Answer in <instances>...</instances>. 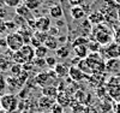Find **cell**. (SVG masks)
Instances as JSON below:
<instances>
[{
    "instance_id": "e575fe53",
    "label": "cell",
    "mask_w": 120,
    "mask_h": 113,
    "mask_svg": "<svg viewBox=\"0 0 120 113\" xmlns=\"http://www.w3.org/2000/svg\"><path fill=\"white\" fill-rule=\"evenodd\" d=\"M75 99H76V101L77 102H83L84 101V94H83V91L82 90H77L76 91V94H75Z\"/></svg>"
},
{
    "instance_id": "52a82bcc",
    "label": "cell",
    "mask_w": 120,
    "mask_h": 113,
    "mask_svg": "<svg viewBox=\"0 0 120 113\" xmlns=\"http://www.w3.org/2000/svg\"><path fill=\"white\" fill-rule=\"evenodd\" d=\"M49 34L48 33H45V31H34V35H33V39H31V42H30V45H31L34 48H37L40 46L45 45V42L47 41Z\"/></svg>"
},
{
    "instance_id": "9a60e30c",
    "label": "cell",
    "mask_w": 120,
    "mask_h": 113,
    "mask_svg": "<svg viewBox=\"0 0 120 113\" xmlns=\"http://www.w3.org/2000/svg\"><path fill=\"white\" fill-rule=\"evenodd\" d=\"M119 70H120V58L107 60L106 71H109V72H112V74H118Z\"/></svg>"
},
{
    "instance_id": "484cf974",
    "label": "cell",
    "mask_w": 120,
    "mask_h": 113,
    "mask_svg": "<svg viewBox=\"0 0 120 113\" xmlns=\"http://www.w3.org/2000/svg\"><path fill=\"white\" fill-rule=\"evenodd\" d=\"M89 39H86L85 36H78L75 41H73V43H72V48L73 47H77V46H88L89 43Z\"/></svg>"
},
{
    "instance_id": "cb8c5ba5",
    "label": "cell",
    "mask_w": 120,
    "mask_h": 113,
    "mask_svg": "<svg viewBox=\"0 0 120 113\" xmlns=\"http://www.w3.org/2000/svg\"><path fill=\"white\" fill-rule=\"evenodd\" d=\"M47 53H48V48L45 45L35 48V55H36V58H45L46 59L47 58Z\"/></svg>"
},
{
    "instance_id": "ee69618b",
    "label": "cell",
    "mask_w": 120,
    "mask_h": 113,
    "mask_svg": "<svg viewBox=\"0 0 120 113\" xmlns=\"http://www.w3.org/2000/svg\"><path fill=\"white\" fill-rule=\"evenodd\" d=\"M114 113H120V101H118L114 105Z\"/></svg>"
},
{
    "instance_id": "681fc988",
    "label": "cell",
    "mask_w": 120,
    "mask_h": 113,
    "mask_svg": "<svg viewBox=\"0 0 120 113\" xmlns=\"http://www.w3.org/2000/svg\"><path fill=\"white\" fill-rule=\"evenodd\" d=\"M64 113H70V112H64Z\"/></svg>"
},
{
    "instance_id": "f1b7e54d",
    "label": "cell",
    "mask_w": 120,
    "mask_h": 113,
    "mask_svg": "<svg viewBox=\"0 0 120 113\" xmlns=\"http://www.w3.org/2000/svg\"><path fill=\"white\" fill-rule=\"evenodd\" d=\"M88 48L90 52H100V49H101V45L98 42H96L95 40H90L89 43H88Z\"/></svg>"
},
{
    "instance_id": "44dd1931",
    "label": "cell",
    "mask_w": 120,
    "mask_h": 113,
    "mask_svg": "<svg viewBox=\"0 0 120 113\" xmlns=\"http://www.w3.org/2000/svg\"><path fill=\"white\" fill-rule=\"evenodd\" d=\"M68 70H70V67H67L63 63H58V65L54 67V71L56 72L58 77H65L66 75H68Z\"/></svg>"
},
{
    "instance_id": "d6986e66",
    "label": "cell",
    "mask_w": 120,
    "mask_h": 113,
    "mask_svg": "<svg viewBox=\"0 0 120 113\" xmlns=\"http://www.w3.org/2000/svg\"><path fill=\"white\" fill-rule=\"evenodd\" d=\"M73 51L76 53V57L81 58V59H86L90 53L88 46H77V47H73Z\"/></svg>"
},
{
    "instance_id": "83f0119b",
    "label": "cell",
    "mask_w": 120,
    "mask_h": 113,
    "mask_svg": "<svg viewBox=\"0 0 120 113\" xmlns=\"http://www.w3.org/2000/svg\"><path fill=\"white\" fill-rule=\"evenodd\" d=\"M108 93L112 97H118L120 96V84H115V86H109L108 87Z\"/></svg>"
},
{
    "instance_id": "ac0fdd59",
    "label": "cell",
    "mask_w": 120,
    "mask_h": 113,
    "mask_svg": "<svg viewBox=\"0 0 120 113\" xmlns=\"http://www.w3.org/2000/svg\"><path fill=\"white\" fill-rule=\"evenodd\" d=\"M64 15V11H63V7L55 4V5H52L51 7H49V16H51L52 18H55V19H59L61 18Z\"/></svg>"
},
{
    "instance_id": "816d5d0a",
    "label": "cell",
    "mask_w": 120,
    "mask_h": 113,
    "mask_svg": "<svg viewBox=\"0 0 120 113\" xmlns=\"http://www.w3.org/2000/svg\"><path fill=\"white\" fill-rule=\"evenodd\" d=\"M47 113H52V112H47Z\"/></svg>"
},
{
    "instance_id": "3957f363",
    "label": "cell",
    "mask_w": 120,
    "mask_h": 113,
    "mask_svg": "<svg viewBox=\"0 0 120 113\" xmlns=\"http://www.w3.org/2000/svg\"><path fill=\"white\" fill-rule=\"evenodd\" d=\"M6 41H7V48L11 51V52H18L19 49H21L25 42L23 37L21 36L18 31H12V33H8L6 35Z\"/></svg>"
},
{
    "instance_id": "d6a6232c",
    "label": "cell",
    "mask_w": 120,
    "mask_h": 113,
    "mask_svg": "<svg viewBox=\"0 0 120 113\" xmlns=\"http://www.w3.org/2000/svg\"><path fill=\"white\" fill-rule=\"evenodd\" d=\"M49 112H52V113H64V107L58 104V102H55V104L51 107V111Z\"/></svg>"
},
{
    "instance_id": "f35d334b",
    "label": "cell",
    "mask_w": 120,
    "mask_h": 113,
    "mask_svg": "<svg viewBox=\"0 0 120 113\" xmlns=\"http://www.w3.org/2000/svg\"><path fill=\"white\" fill-rule=\"evenodd\" d=\"M6 24H5V20L4 19H1V18H0V35H1V34H4L5 31H6Z\"/></svg>"
},
{
    "instance_id": "2e32d148",
    "label": "cell",
    "mask_w": 120,
    "mask_h": 113,
    "mask_svg": "<svg viewBox=\"0 0 120 113\" xmlns=\"http://www.w3.org/2000/svg\"><path fill=\"white\" fill-rule=\"evenodd\" d=\"M49 79H51V76H49L48 71H47V72H40V74H37V75L35 76L36 84L41 86L42 88H43V87H47Z\"/></svg>"
},
{
    "instance_id": "7402d4cb",
    "label": "cell",
    "mask_w": 120,
    "mask_h": 113,
    "mask_svg": "<svg viewBox=\"0 0 120 113\" xmlns=\"http://www.w3.org/2000/svg\"><path fill=\"white\" fill-rule=\"evenodd\" d=\"M70 54V49L66 47V46H61V47H59L56 51H55V55L58 58H61V59H65L67 58Z\"/></svg>"
},
{
    "instance_id": "6da1fadb",
    "label": "cell",
    "mask_w": 120,
    "mask_h": 113,
    "mask_svg": "<svg viewBox=\"0 0 120 113\" xmlns=\"http://www.w3.org/2000/svg\"><path fill=\"white\" fill-rule=\"evenodd\" d=\"M91 34H93L91 40H95L101 46H107L109 43H112V39H113L112 31L105 23L95 25L91 30Z\"/></svg>"
},
{
    "instance_id": "9c48e42d",
    "label": "cell",
    "mask_w": 120,
    "mask_h": 113,
    "mask_svg": "<svg viewBox=\"0 0 120 113\" xmlns=\"http://www.w3.org/2000/svg\"><path fill=\"white\" fill-rule=\"evenodd\" d=\"M51 19L49 17L42 16V17H38L36 18V30L37 31H45L48 33L49 29H51Z\"/></svg>"
},
{
    "instance_id": "7bdbcfd3",
    "label": "cell",
    "mask_w": 120,
    "mask_h": 113,
    "mask_svg": "<svg viewBox=\"0 0 120 113\" xmlns=\"http://www.w3.org/2000/svg\"><path fill=\"white\" fill-rule=\"evenodd\" d=\"M0 47H7V41H6V37L5 39H0Z\"/></svg>"
},
{
    "instance_id": "8fae6325",
    "label": "cell",
    "mask_w": 120,
    "mask_h": 113,
    "mask_svg": "<svg viewBox=\"0 0 120 113\" xmlns=\"http://www.w3.org/2000/svg\"><path fill=\"white\" fill-rule=\"evenodd\" d=\"M55 102H56L55 99H52V97H48V96L42 95L41 97L38 99L37 105H38L40 111H46V109H51V107L55 104Z\"/></svg>"
},
{
    "instance_id": "60d3db41",
    "label": "cell",
    "mask_w": 120,
    "mask_h": 113,
    "mask_svg": "<svg viewBox=\"0 0 120 113\" xmlns=\"http://www.w3.org/2000/svg\"><path fill=\"white\" fill-rule=\"evenodd\" d=\"M6 16H7V11H6L4 7H0V18L4 19Z\"/></svg>"
},
{
    "instance_id": "d590c367",
    "label": "cell",
    "mask_w": 120,
    "mask_h": 113,
    "mask_svg": "<svg viewBox=\"0 0 120 113\" xmlns=\"http://www.w3.org/2000/svg\"><path fill=\"white\" fill-rule=\"evenodd\" d=\"M6 24V29L8 30L10 33H12V29H15L17 27V24L15 23V20H7V22H5Z\"/></svg>"
},
{
    "instance_id": "ab89813d",
    "label": "cell",
    "mask_w": 120,
    "mask_h": 113,
    "mask_svg": "<svg viewBox=\"0 0 120 113\" xmlns=\"http://www.w3.org/2000/svg\"><path fill=\"white\" fill-rule=\"evenodd\" d=\"M5 87H6V82H5L3 75L0 74V91H3V90L5 89Z\"/></svg>"
},
{
    "instance_id": "4dcf8cb0",
    "label": "cell",
    "mask_w": 120,
    "mask_h": 113,
    "mask_svg": "<svg viewBox=\"0 0 120 113\" xmlns=\"http://www.w3.org/2000/svg\"><path fill=\"white\" fill-rule=\"evenodd\" d=\"M22 3H23V0H5V5L6 6L15 7V8H17Z\"/></svg>"
},
{
    "instance_id": "7dc6e473",
    "label": "cell",
    "mask_w": 120,
    "mask_h": 113,
    "mask_svg": "<svg viewBox=\"0 0 120 113\" xmlns=\"http://www.w3.org/2000/svg\"><path fill=\"white\" fill-rule=\"evenodd\" d=\"M1 96H3V95H1V91H0V97H1Z\"/></svg>"
},
{
    "instance_id": "603a6c76",
    "label": "cell",
    "mask_w": 120,
    "mask_h": 113,
    "mask_svg": "<svg viewBox=\"0 0 120 113\" xmlns=\"http://www.w3.org/2000/svg\"><path fill=\"white\" fill-rule=\"evenodd\" d=\"M23 4L29 10H36L40 5L42 4V1L41 0H23Z\"/></svg>"
},
{
    "instance_id": "f6af8a7d",
    "label": "cell",
    "mask_w": 120,
    "mask_h": 113,
    "mask_svg": "<svg viewBox=\"0 0 120 113\" xmlns=\"http://www.w3.org/2000/svg\"><path fill=\"white\" fill-rule=\"evenodd\" d=\"M0 113H8L7 111H5L4 108H1V107H0Z\"/></svg>"
},
{
    "instance_id": "4316f807",
    "label": "cell",
    "mask_w": 120,
    "mask_h": 113,
    "mask_svg": "<svg viewBox=\"0 0 120 113\" xmlns=\"http://www.w3.org/2000/svg\"><path fill=\"white\" fill-rule=\"evenodd\" d=\"M10 71H11L12 77H18L19 75L22 74V71H23V65H21V64H13L11 67H10Z\"/></svg>"
},
{
    "instance_id": "30bf717a",
    "label": "cell",
    "mask_w": 120,
    "mask_h": 113,
    "mask_svg": "<svg viewBox=\"0 0 120 113\" xmlns=\"http://www.w3.org/2000/svg\"><path fill=\"white\" fill-rule=\"evenodd\" d=\"M88 20L90 22V24L91 25H98V24H102L106 22V18L103 16V13L100 11H94V12H90L88 15Z\"/></svg>"
},
{
    "instance_id": "1f68e13d",
    "label": "cell",
    "mask_w": 120,
    "mask_h": 113,
    "mask_svg": "<svg viewBox=\"0 0 120 113\" xmlns=\"http://www.w3.org/2000/svg\"><path fill=\"white\" fill-rule=\"evenodd\" d=\"M33 63L37 67H45V66H47V63H46V59L45 58H35L33 60Z\"/></svg>"
},
{
    "instance_id": "e0dca14e",
    "label": "cell",
    "mask_w": 120,
    "mask_h": 113,
    "mask_svg": "<svg viewBox=\"0 0 120 113\" xmlns=\"http://www.w3.org/2000/svg\"><path fill=\"white\" fill-rule=\"evenodd\" d=\"M58 94H59V89L54 86H47V87L42 88V95H45V96H48V97H52V99L56 100Z\"/></svg>"
},
{
    "instance_id": "8992f818",
    "label": "cell",
    "mask_w": 120,
    "mask_h": 113,
    "mask_svg": "<svg viewBox=\"0 0 120 113\" xmlns=\"http://www.w3.org/2000/svg\"><path fill=\"white\" fill-rule=\"evenodd\" d=\"M68 76L73 82H82L83 79H90V77L86 74H84L78 66H70Z\"/></svg>"
},
{
    "instance_id": "b9f144b4",
    "label": "cell",
    "mask_w": 120,
    "mask_h": 113,
    "mask_svg": "<svg viewBox=\"0 0 120 113\" xmlns=\"http://www.w3.org/2000/svg\"><path fill=\"white\" fill-rule=\"evenodd\" d=\"M83 0H68V3L71 4L72 6H77V5H81V3Z\"/></svg>"
},
{
    "instance_id": "f907efd6",
    "label": "cell",
    "mask_w": 120,
    "mask_h": 113,
    "mask_svg": "<svg viewBox=\"0 0 120 113\" xmlns=\"http://www.w3.org/2000/svg\"><path fill=\"white\" fill-rule=\"evenodd\" d=\"M41 1H42V3H43V1H45V0H41Z\"/></svg>"
},
{
    "instance_id": "277c9868",
    "label": "cell",
    "mask_w": 120,
    "mask_h": 113,
    "mask_svg": "<svg viewBox=\"0 0 120 113\" xmlns=\"http://www.w3.org/2000/svg\"><path fill=\"white\" fill-rule=\"evenodd\" d=\"M19 105L18 97L13 94H5L0 97V107L7 111L8 113H13L17 111Z\"/></svg>"
},
{
    "instance_id": "8d00e7d4",
    "label": "cell",
    "mask_w": 120,
    "mask_h": 113,
    "mask_svg": "<svg viewBox=\"0 0 120 113\" xmlns=\"http://www.w3.org/2000/svg\"><path fill=\"white\" fill-rule=\"evenodd\" d=\"M114 40L118 45H120V27L115 28V30H114Z\"/></svg>"
},
{
    "instance_id": "5bb4252c",
    "label": "cell",
    "mask_w": 120,
    "mask_h": 113,
    "mask_svg": "<svg viewBox=\"0 0 120 113\" xmlns=\"http://www.w3.org/2000/svg\"><path fill=\"white\" fill-rule=\"evenodd\" d=\"M16 15H18V16H21V17H23L26 22L29 19H31V18H34L33 17V15H31V10H29L23 3L19 5L17 8H16Z\"/></svg>"
},
{
    "instance_id": "836d02e7",
    "label": "cell",
    "mask_w": 120,
    "mask_h": 113,
    "mask_svg": "<svg viewBox=\"0 0 120 113\" xmlns=\"http://www.w3.org/2000/svg\"><path fill=\"white\" fill-rule=\"evenodd\" d=\"M46 63H47V66L48 67H55L56 65H58V63H56V59L54 58V57H47L46 58Z\"/></svg>"
},
{
    "instance_id": "ba28073f",
    "label": "cell",
    "mask_w": 120,
    "mask_h": 113,
    "mask_svg": "<svg viewBox=\"0 0 120 113\" xmlns=\"http://www.w3.org/2000/svg\"><path fill=\"white\" fill-rule=\"evenodd\" d=\"M19 53H21V55L24 59L25 63H31V61L36 58L35 48L31 45H24L21 49H19Z\"/></svg>"
},
{
    "instance_id": "7c38bea8",
    "label": "cell",
    "mask_w": 120,
    "mask_h": 113,
    "mask_svg": "<svg viewBox=\"0 0 120 113\" xmlns=\"http://www.w3.org/2000/svg\"><path fill=\"white\" fill-rule=\"evenodd\" d=\"M70 15L71 17L75 19V20H81V19H84L86 13L84 11V8L82 7V5H77V6H71L70 8Z\"/></svg>"
},
{
    "instance_id": "4fadbf2b",
    "label": "cell",
    "mask_w": 120,
    "mask_h": 113,
    "mask_svg": "<svg viewBox=\"0 0 120 113\" xmlns=\"http://www.w3.org/2000/svg\"><path fill=\"white\" fill-rule=\"evenodd\" d=\"M56 102H58V104H60L63 107L71 106V95H70L66 90L59 91V94L56 96Z\"/></svg>"
},
{
    "instance_id": "bcb514c9",
    "label": "cell",
    "mask_w": 120,
    "mask_h": 113,
    "mask_svg": "<svg viewBox=\"0 0 120 113\" xmlns=\"http://www.w3.org/2000/svg\"><path fill=\"white\" fill-rule=\"evenodd\" d=\"M114 1H115V3H116V4L120 6V0H114Z\"/></svg>"
},
{
    "instance_id": "d4e9b609",
    "label": "cell",
    "mask_w": 120,
    "mask_h": 113,
    "mask_svg": "<svg viewBox=\"0 0 120 113\" xmlns=\"http://www.w3.org/2000/svg\"><path fill=\"white\" fill-rule=\"evenodd\" d=\"M77 66H78L79 69H81L84 74H86V75L93 74V71H91V69H90V66H89V64H88L86 59H82V60L78 63V65H77Z\"/></svg>"
},
{
    "instance_id": "7a4b0ae2",
    "label": "cell",
    "mask_w": 120,
    "mask_h": 113,
    "mask_svg": "<svg viewBox=\"0 0 120 113\" xmlns=\"http://www.w3.org/2000/svg\"><path fill=\"white\" fill-rule=\"evenodd\" d=\"M86 61L93 74H103L106 71V63L102 60L100 52H90V54L86 58Z\"/></svg>"
},
{
    "instance_id": "5b68a950",
    "label": "cell",
    "mask_w": 120,
    "mask_h": 113,
    "mask_svg": "<svg viewBox=\"0 0 120 113\" xmlns=\"http://www.w3.org/2000/svg\"><path fill=\"white\" fill-rule=\"evenodd\" d=\"M100 53H102V55L107 58V60L120 58V45H118L116 42H112L107 46H103L100 49Z\"/></svg>"
},
{
    "instance_id": "74e56055",
    "label": "cell",
    "mask_w": 120,
    "mask_h": 113,
    "mask_svg": "<svg viewBox=\"0 0 120 113\" xmlns=\"http://www.w3.org/2000/svg\"><path fill=\"white\" fill-rule=\"evenodd\" d=\"M48 34L51 35V36H56L58 34H59V28L58 27H51V29H49V31H48Z\"/></svg>"
},
{
    "instance_id": "f546056e",
    "label": "cell",
    "mask_w": 120,
    "mask_h": 113,
    "mask_svg": "<svg viewBox=\"0 0 120 113\" xmlns=\"http://www.w3.org/2000/svg\"><path fill=\"white\" fill-rule=\"evenodd\" d=\"M8 67H10V61L6 58H4V55H0V69H1V71H6Z\"/></svg>"
},
{
    "instance_id": "ffe728a7",
    "label": "cell",
    "mask_w": 120,
    "mask_h": 113,
    "mask_svg": "<svg viewBox=\"0 0 120 113\" xmlns=\"http://www.w3.org/2000/svg\"><path fill=\"white\" fill-rule=\"evenodd\" d=\"M45 46L48 48V49H52V51H56L59 48V40L55 37V36H51L49 35L47 41L45 42Z\"/></svg>"
},
{
    "instance_id": "c3c4849f",
    "label": "cell",
    "mask_w": 120,
    "mask_h": 113,
    "mask_svg": "<svg viewBox=\"0 0 120 113\" xmlns=\"http://www.w3.org/2000/svg\"><path fill=\"white\" fill-rule=\"evenodd\" d=\"M1 72H3V71H1V69H0V74H1Z\"/></svg>"
}]
</instances>
